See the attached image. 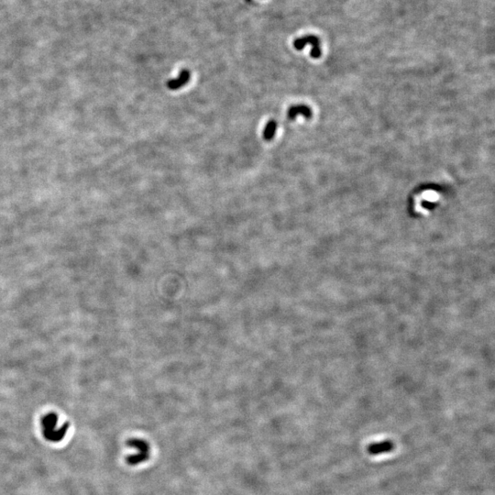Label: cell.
I'll use <instances>...</instances> for the list:
<instances>
[{
	"label": "cell",
	"instance_id": "1",
	"mask_svg": "<svg viewBox=\"0 0 495 495\" xmlns=\"http://www.w3.org/2000/svg\"><path fill=\"white\" fill-rule=\"evenodd\" d=\"M58 415L55 413H49L41 418L42 434L46 440L58 443L62 440L67 433L69 424L65 423L60 428H57Z\"/></svg>",
	"mask_w": 495,
	"mask_h": 495
},
{
	"label": "cell",
	"instance_id": "2",
	"mask_svg": "<svg viewBox=\"0 0 495 495\" xmlns=\"http://www.w3.org/2000/svg\"><path fill=\"white\" fill-rule=\"evenodd\" d=\"M127 445L135 448L137 453L130 455L126 458V462L130 466H137L143 462H147L150 455V448L149 443L141 438H130L127 441Z\"/></svg>",
	"mask_w": 495,
	"mask_h": 495
},
{
	"label": "cell",
	"instance_id": "3",
	"mask_svg": "<svg viewBox=\"0 0 495 495\" xmlns=\"http://www.w3.org/2000/svg\"><path fill=\"white\" fill-rule=\"evenodd\" d=\"M310 44L312 46L311 50V56L313 58H319L321 55V49H320V41L316 36L308 35L302 38L296 39L293 42V46L296 50H302L307 45Z\"/></svg>",
	"mask_w": 495,
	"mask_h": 495
},
{
	"label": "cell",
	"instance_id": "4",
	"mask_svg": "<svg viewBox=\"0 0 495 495\" xmlns=\"http://www.w3.org/2000/svg\"><path fill=\"white\" fill-rule=\"evenodd\" d=\"M394 443L391 440H384L378 443H373L368 447L369 454L376 456V455L389 453L394 449Z\"/></svg>",
	"mask_w": 495,
	"mask_h": 495
},
{
	"label": "cell",
	"instance_id": "5",
	"mask_svg": "<svg viewBox=\"0 0 495 495\" xmlns=\"http://www.w3.org/2000/svg\"><path fill=\"white\" fill-rule=\"evenodd\" d=\"M190 72L186 69H183L181 71V73L178 75V77L175 79H172L167 82V87L170 90H178L184 87L189 80H190Z\"/></svg>",
	"mask_w": 495,
	"mask_h": 495
},
{
	"label": "cell",
	"instance_id": "6",
	"mask_svg": "<svg viewBox=\"0 0 495 495\" xmlns=\"http://www.w3.org/2000/svg\"><path fill=\"white\" fill-rule=\"evenodd\" d=\"M287 115H288V117L290 119L293 120L299 115L304 116L306 118H310L311 116H312V113H311V110H310V109L308 107L303 106V105H299V106H292L290 109H288Z\"/></svg>",
	"mask_w": 495,
	"mask_h": 495
},
{
	"label": "cell",
	"instance_id": "7",
	"mask_svg": "<svg viewBox=\"0 0 495 495\" xmlns=\"http://www.w3.org/2000/svg\"><path fill=\"white\" fill-rule=\"evenodd\" d=\"M277 126H278L277 122L273 119H271L269 122L266 124L264 130H263V139L266 142H270L274 138L276 130H277Z\"/></svg>",
	"mask_w": 495,
	"mask_h": 495
}]
</instances>
